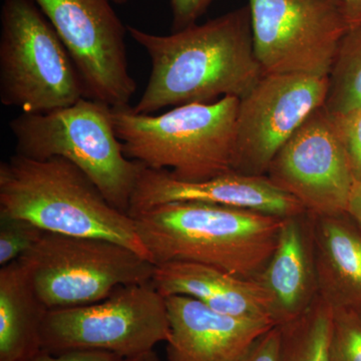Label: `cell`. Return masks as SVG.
<instances>
[{
    "label": "cell",
    "instance_id": "52a82bcc",
    "mask_svg": "<svg viewBox=\"0 0 361 361\" xmlns=\"http://www.w3.org/2000/svg\"><path fill=\"white\" fill-rule=\"evenodd\" d=\"M18 261L49 310L99 302L120 287L151 282L156 266L110 240L49 232Z\"/></svg>",
    "mask_w": 361,
    "mask_h": 361
},
{
    "label": "cell",
    "instance_id": "4fadbf2b",
    "mask_svg": "<svg viewBox=\"0 0 361 361\" xmlns=\"http://www.w3.org/2000/svg\"><path fill=\"white\" fill-rule=\"evenodd\" d=\"M175 202H199L234 207L287 218L306 213L296 199L275 186L266 176L236 172L187 182L173 177L167 170L144 166L130 199V217L155 207Z\"/></svg>",
    "mask_w": 361,
    "mask_h": 361
},
{
    "label": "cell",
    "instance_id": "f1b7e54d",
    "mask_svg": "<svg viewBox=\"0 0 361 361\" xmlns=\"http://www.w3.org/2000/svg\"><path fill=\"white\" fill-rule=\"evenodd\" d=\"M125 361H160L158 355L155 350L148 351V353H142L141 355L135 356V357L128 358Z\"/></svg>",
    "mask_w": 361,
    "mask_h": 361
},
{
    "label": "cell",
    "instance_id": "4dcf8cb0",
    "mask_svg": "<svg viewBox=\"0 0 361 361\" xmlns=\"http://www.w3.org/2000/svg\"><path fill=\"white\" fill-rule=\"evenodd\" d=\"M355 310L357 311L358 315H360L361 318V307L357 308V310Z\"/></svg>",
    "mask_w": 361,
    "mask_h": 361
},
{
    "label": "cell",
    "instance_id": "ba28073f",
    "mask_svg": "<svg viewBox=\"0 0 361 361\" xmlns=\"http://www.w3.org/2000/svg\"><path fill=\"white\" fill-rule=\"evenodd\" d=\"M170 323L166 298L153 283L120 287L87 305L49 310L40 331L42 350H99L135 357L167 342Z\"/></svg>",
    "mask_w": 361,
    "mask_h": 361
},
{
    "label": "cell",
    "instance_id": "9c48e42d",
    "mask_svg": "<svg viewBox=\"0 0 361 361\" xmlns=\"http://www.w3.org/2000/svg\"><path fill=\"white\" fill-rule=\"evenodd\" d=\"M263 73L329 77L348 30L336 0H248Z\"/></svg>",
    "mask_w": 361,
    "mask_h": 361
},
{
    "label": "cell",
    "instance_id": "6da1fadb",
    "mask_svg": "<svg viewBox=\"0 0 361 361\" xmlns=\"http://www.w3.org/2000/svg\"><path fill=\"white\" fill-rule=\"evenodd\" d=\"M147 51L151 75L133 111L152 115L167 108L241 99L263 73L254 52L249 6L173 32L157 35L128 26Z\"/></svg>",
    "mask_w": 361,
    "mask_h": 361
},
{
    "label": "cell",
    "instance_id": "e0dca14e",
    "mask_svg": "<svg viewBox=\"0 0 361 361\" xmlns=\"http://www.w3.org/2000/svg\"><path fill=\"white\" fill-rule=\"evenodd\" d=\"M318 296L334 310L361 307V233L348 214L311 215Z\"/></svg>",
    "mask_w": 361,
    "mask_h": 361
},
{
    "label": "cell",
    "instance_id": "44dd1931",
    "mask_svg": "<svg viewBox=\"0 0 361 361\" xmlns=\"http://www.w3.org/2000/svg\"><path fill=\"white\" fill-rule=\"evenodd\" d=\"M332 361H361V318L353 308L334 310Z\"/></svg>",
    "mask_w": 361,
    "mask_h": 361
},
{
    "label": "cell",
    "instance_id": "8fae6325",
    "mask_svg": "<svg viewBox=\"0 0 361 361\" xmlns=\"http://www.w3.org/2000/svg\"><path fill=\"white\" fill-rule=\"evenodd\" d=\"M327 92L329 77L264 73L239 101L233 172L265 176L285 142L324 106Z\"/></svg>",
    "mask_w": 361,
    "mask_h": 361
},
{
    "label": "cell",
    "instance_id": "3957f363",
    "mask_svg": "<svg viewBox=\"0 0 361 361\" xmlns=\"http://www.w3.org/2000/svg\"><path fill=\"white\" fill-rule=\"evenodd\" d=\"M0 215L30 221L44 232L110 240L151 260L134 218L111 206L89 176L59 157L37 161L16 154L1 161Z\"/></svg>",
    "mask_w": 361,
    "mask_h": 361
},
{
    "label": "cell",
    "instance_id": "30bf717a",
    "mask_svg": "<svg viewBox=\"0 0 361 361\" xmlns=\"http://www.w3.org/2000/svg\"><path fill=\"white\" fill-rule=\"evenodd\" d=\"M63 42L78 71L85 97L115 106H129L137 84L130 75L128 26L113 0H35Z\"/></svg>",
    "mask_w": 361,
    "mask_h": 361
},
{
    "label": "cell",
    "instance_id": "d4e9b609",
    "mask_svg": "<svg viewBox=\"0 0 361 361\" xmlns=\"http://www.w3.org/2000/svg\"><path fill=\"white\" fill-rule=\"evenodd\" d=\"M214 0H170L173 32L197 23Z\"/></svg>",
    "mask_w": 361,
    "mask_h": 361
},
{
    "label": "cell",
    "instance_id": "277c9868",
    "mask_svg": "<svg viewBox=\"0 0 361 361\" xmlns=\"http://www.w3.org/2000/svg\"><path fill=\"white\" fill-rule=\"evenodd\" d=\"M239 101L226 97L175 106L159 116L135 113L129 104L111 108V114L127 158L198 182L233 172Z\"/></svg>",
    "mask_w": 361,
    "mask_h": 361
},
{
    "label": "cell",
    "instance_id": "ac0fdd59",
    "mask_svg": "<svg viewBox=\"0 0 361 361\" xmlns=\"http://www.w3.org/2000/svg\"><path fill=\"white\" fill-rule=\"evenodd\" d=\"M49 308L20 261L0 269V361H26L42 350L40 331Z\"/></svg>",
    "mask_w": 361,
    "mask_h": 361
},
{
    "label": "cell",
    "instance_id": "2e32d148",
    "mask_svg": "<svg viewBox=\"0 0 361 361\" xmlns=\"http://www.w3.org/2000/svg\"><path fill=\"white\" fill-rule=\"evenodd\" d=\"M152 283L165 298L191 297L218 312L272 322L269 297L256 279L199 263L170 261L156 264Z\"/></svg>",
    "mask_w": 361,
    "mask_h": 361
},
{
    "label": "cell",
    "instance_id": "f546056e",
    "mask_svg": "<svg viewBox=\"0 0 361 361\" xmlns=\"http://www.w3.org/2000/svg\"><path fill=\"white\" fill-rule=\"evenodd\" d=\"M127 1L128 0H113V2H115L116 4H123Z\"/></svg>",
    "mask_w": 361,
    "mask_h": 361
},
{
    "label": "cell",
    "instance_id": "9a60e30c",
    "mask_svg": "<svg viewBox=\"0 0 361 361\" xmlns=\"http://www.w3.org/2000/svg\"><path fill=\"white\" fill-rule=\"evenodd\" d=\"M256 280L278 326L302 315L318 297L310 213L284 218L276 248Z\"/></svg>",
    "mask_w": 361,
    "mask_h": 361
},
{
    "label": "cell",
    "instance_id": "603a6c76",
    "mask_svg": "<svg viewBox=\"0 0 361 361\" xmlns=\"http://www.w3.org/2000/svg\"><path fill=\"white\" fill-rule=\"evenodd\" d=\"M332 115V114H331ZM355 182H361V109L332 115Z\"/></svg>",
    "mask_w": 361,
    "mask_h": 361
},
{
    "label": "cell",
    "instance_id": "7a4b0ae2",
    "mask_svg": "<svg viewBox=\"0 0 361 361\" xmlns=\"http://www.w3.org/2000/svg\"><path fill=\"white\" fill-rule=\"evenodd\" d=\"M154 264L183 261L256 279L276 248L284 218L234 207L175 202L134 216Z\"/></svg>",
    "mask_w": 361,
    "mask_h": 361
},
{
    "label": "cell",
    "instance_id": "ffe728a7",
    "mask_svg": "<svg viewBox=\"0 0 361 361\" xmlns=\"http://www.w3.org/2000/svg\"><path fill=\"white\" fill-rule=\"evenodd\" d=\"M324 108L332 115L361 109V25L348 30L339 44Z\"/></svg>",
    "mask_w": 361,
    "mask_h": 361
},
{
    "label": "cell",
    "instance_id": "7c38bea8",
    "mask_svg": "<svg viewBox=\"0 0 361 361\" xmlns=\"http://www.w3.org/2000/svg\"><path fill=\"white\" fill-rule=\"evenodd\" d=\"M265 176L311 215L346 214L355 179L336 123L324 106L285 142Z\"/></svg>",
    "mask_w": 361,
    "mask_h": 361
},
{
    "label": "cell",
    "instance_id": "484cf974",
    "mask_svg": "<svg viewBox=\"0 0 361 361\" xmlns=\"http://www.w3.org/2000/svg\"><path fill=\"white\" fill-rule=\"evenodd\" d=\"M125 358L99 350H70L65 353H51L40 350L26 361H125Z\"/></svg>",
    "mask_w": 361,
    "mask_h": 361
},
{
    "label": "cell",
    "instance_id": "8992f818",
    "mask_svg": "<svg viewBox=\"0 0 361 361\" xmlns=\"http://www.w3.org/2000/svg\"><path fill=\"white\" fill-rule=\"evenodd\" d=\"M0 20L2 104L44 114L85 97L73 59L35 0H4Z\"/></svg>",
    "mask_w": 361,
    "mask_h": 361
},
{
    "label": "cell",
    "instance_id": "cb8c5ba5",
    "mask_svg": "<svg viewBox=\"0 0 361 361\" xmlns=\"http://www.w3.org/2000/svg\"><path fill=\"white\" fill-rule=\"evenodd\" d=\"M281 327H271L252 344L240 361H281Z\"/></svg>",
    "mask_w": 361,
    "mask_h": 361
},
{
    "label": "cell",
    "instance_id": "7402d4cb",
    "mask_svg": "<svg viewBox=\"0 0 361 361\" xmlns=\"http://www.w3.org/2000/svg\"><path fill=\"white\" fill-rule=\"evenodd\" d=\"M44 234V230L30 221L0 215V266L18 260Z\"/></svg>",
    "mask_w": 361,
    "mask_h": 361
},
{
    "label": "cell",
    "instance_id": "d6986e66",
    "mask_svg": "<svg viewBox=\"0 0 361 361\" xmlns=\"http://www.w3.org/2000/svg\"><path fill=\"white\" fill-rule=\"evenodd\" d=\"M334 308L319 296L302 315L281 325V361H332Z\"/></svg>",
    "mask_w": 361,
    "mask_h": 361
},
{
    "label": "cell",
    "instance_id": "4316f807",
    "mask_svg": "<svg viewBox=\"0 0 361 361\" xmlns=\"http://www.w3.org/2000/svg\"><path fill=\"white\" fill-rule=\"evenodd\" d=\"M348 30L361 25V0H336Z\"/></svg>",
    "mask_w": 361,
    "mask_h": 361
},
{
    "label": "cell",
    "instance_id": "83f0119b",
    "mask_svg": "<svg viewBox=\"0 0 361 361\" xmlns=\"http://www.w3.org/2000/svg\"><path fill=\"white\" fill-rule=\"evenodd\" d=\"M346 214L361 233V182L355 180Z\"/></svg>",
    "mask_w": 361,
    "mask_h": 361
},
{
    "label": "cell",
    "instance_id": "5b68a950",
    "mask_svg": "<svg viewBox=\"0 0 361 361\" xmlns=\"http://www.w3.org/2000/svg\"><path fill=\"white\" fill-rule=\"evenodd\" d=\"M9 128L16 154L37 161L66 159L89 176L111 206L129 214L145 165L123 153L109 104L82 97L49 113H21Z\"/></svg>",
    "mask_w": 361,
    "mask_h": 361
},
{
    "label": "cell",
    "instance_id": "5bb4252c",
    "mask_svg": "<svg viewBox=\"0 0 361 361\" xmlns=\"http://www.w3.org/2000/svg\"><path fill=\"white\" fill-rule=\"evenodd\" d=\"M166 302L168 361H240L274 326L268 320L218 312L191 297L169 296Z\"/></svg>",
    "mask_w": 361,
    "mask_h": 361
}]
</instances>
